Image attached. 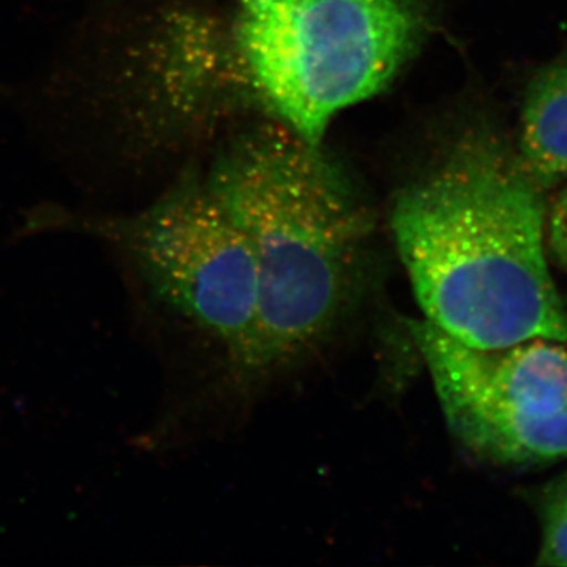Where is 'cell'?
<instances>
[{
	"instance_id": "obj_1",
	"label": "cell",
	"mask_w": 567,
	"mask_h": 567,
	"mask_svg": "<svg viewBox=\"0 0 567 567\" xmlns=\"http://www.w3.org/2000/svg\"><path fill=\"white\" fill-rule=\"evenodd\" d=\"M544 189L491 132L466 134L399 194L395 248L425 322L473 349L567 342L548 268Z\"/></svg>"
},
{
	"instance_id": "obj_2",
	"label": "cell",
	"mask_w": 567,
	"mask_h": 567,
	"mask_svg": "<svg viewBox=\"0 0 567 567\" xmlns=\"http://www.w3.org/2000/svg\"><path fill=\"white\" fill-rule=\"evenodd\" d=\"M205 185L244 230L259 271L241 369L268 374L315 352L360 293L374 229L368 207L320 145L282 123L241 134Z\"/></svg>"
},
{
	"instance_id": "obj_3",
	"label": "cell",
	"mask_w": 567,
	"mask_h": 567,
	"mask_svg": "<svg viewBox=\"0 0 567 567\" xmlns=\"http://www.w3.org/2000/svg\"><path fill=\"white\" fill-rule=\"evenodd\" d=\"M425 31L420 0H238L230 29L256 99L312 145L394 80Z\"/></svg>"
},
{
	"instance_id": "obj_4",
	"label": "cell",
	"mask_w": 567,
	"mask_h": 567,
	"mask_svg": "<svg viewBox=\"0 0 567 567\" xmlns=\"http://www.w3.org/2000/svg\"><path fill=\"white\" fill-rule=\"evenodd\" d=\"M117 229L155 292L241 368L256 330L259 271L244 230L207 185L185 183Z\"/></svg>"
},
{
	"instance_id": "obj_5",
	"label": "cell",
	"mask_w": 567,
	"mask_h": 567,
	"mask_svg": "<svg viewBox=\"0 0 567 567\" xmlns=\"http://www.w3.org/2000/svg\"><path fill=\"white\" fill-rule=\"evenodd\" d=\"M410 334L427 365L436 398L472 399L522 412H567V347L528 339L498 349H473L425 320Z\"/></svg>"
},
{
	"instance_id": "obj_6",
	"label": "cell",
	"mask_w": 567,
	"mask_h": 567,
	"mask_svg": "<svg viewBox=\"0 0 567 567\" xmlns=\"http://www.w3.org/2000/svg\"><path fill=\"white\" fill-rule=\"evenodd\" d=\"M439 402L450 431L477 457L502 465H539L567 458V412H522L472 399Z\"/></svg>"
},
{
	"instance_id": "obj_7",
	"label": "cell",
	"mask_w": 567,
	"mask_h": 567,
	"mask_svg": "<svg viewBox=\"0 0 567 567\" xmlns=\"http://www.w3.org/2000/svg\"><path fill=\"white\" fill-rule=\"evenodd\" d=\"M158 74L163 91L174 107H189L208 99L223 84L249 87L233 33L223 40L215 25L199 18H185L171 24L158 51Z\"/></svg>"
},
{
	"instance_id": "obj_8",
	"label": "cell",
	"mask_w": 567,
	"mask_h": 567,
	"mask_svg": "<svg viewBox=\"0 0 567 567\" xmlns=\"http://www.w3.org/2000/svg\"><path fill=\"white\" fill-rule=\"evenodd\" d=\"M517 156L543 189L567 177V51L529 82Z\"/></svg>"
},
{
	"instance_id": "obj_9",
	"label": "cell",
	"mask_w": 567,
	"mask_h": 567,
	"mask_svg": "<svg viewBox=\"0 0 567 567\" xmlns=\"http://www.w3.org/2000/svg\"><path fill=\"white\" fill-rule=\"evenodd\" d=\"M543 539L539 566H567V472L554 477L540 495Z\"/></svg>"
},
{
	"instance_id": "obj_10",
	"label": "cell",
	"mask_w": 567,
	"mask_h": 567,
	"mask_svg": "<svg viewBox=\"0 0 567 567\" xmlns=\"http://www.w3.org/2000/svg\"><path fill=\"white\" fill-rule=\"evenodd\" d=\"M546 238L555 262L567 271V188L546 208Z\"/></svg>"
}]
</instances>
